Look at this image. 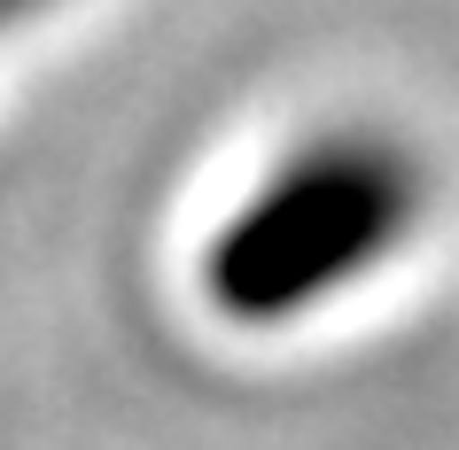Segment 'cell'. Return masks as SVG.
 Masks as SVG:
<instances>
[{
    "label": "cell",
    "instance_id": "1",
    "mask_svg": "<svg viewBox=\"0 0 459 450\" xmlns=\"http://www.w3.org/2000/svg\"><path fill=\"white\" fill-rule=\"evenodd\" d=\"M412 225V164L382 140H327L289 164L211 249V295L234 318H281L359 280Z\"/></svg>",
    "mask_w": 459,
    "mask_h": 450
},
{
    "label": "cell",
    "instance_id": "2",
    "mask_svg": "<svg viewBox=\"0 0 459 450\" xmlns=\"http://www.w3.org/2000/svg\"><path fill=\"white\" fill-rule=\"evenodd\" d=\"M16 8H31V0H0V24H8V16H16Z\"/></svg>",
    "mask_w": 459,
    "mask_h": 450
}]
</instances>
